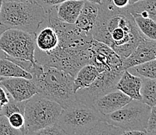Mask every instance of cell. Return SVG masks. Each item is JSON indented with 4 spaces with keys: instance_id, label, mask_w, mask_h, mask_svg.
<instances>
[{
    "instance_id": "1",
    "label": "cell",
    "mask_w": 156,
    "mask_h": 135,
    "mask_svg": "<svg viewBox=\"0 0 156 135\" xmlns=\"http://www.w3.org/2000/svg\"><path fill=\"white\" fill-rule=\"evenodd\" d=\"M92 37L110 47L124 59L144 37L127 8H117L110 0H102Z\"/></svg>"
},
{
    "instance_id": "2",
    "label": "cell",
    "mask_w": 156,
    "mask_h": 135,
    "mask_svg": "<svg viewBox=\"0 0 156 135\" xmlns=\"http://www.w3.org/2000/svg\"><path fill=\"white\" fill-rule=\"evenodd\" d=\"M30 74L37 87L38 94L43 97L58 103L63 109L76 100L74 77L67 72L36 62Z\"/></svg>"
},
{
    "instance_id": "3",
    "label": "cell",
    "mask_w": 156,
    "mask_h": 135,
    "mask_svg": "<svg viewBox=\"0 0 156 135\" xmlns=\"http://www.w3.org/2000/svg\"><path fill=\"white\" fill-rule=\"evenodd\" d=\"M46 19V11L37 3L3 2L0 12V23L8 29L35 34Z\"/></svg>"
},
{
    "instance_id": "4",
    "label": "cell",
    "mask_w": 156,
    "mask_h": 135,
    "mask_svg": "<svg viewBox=\"0 0 156 135\" xmlns=\"http://www.w3.org/2000/svg\"><path fill=\"white\" fill-rule=\"evenodd\" d=\"M63 108L54 101L36 94L26 101L23 135L56 124Z\"/></svg>"
},
{
    "instance_id": "5",
    "label": "cell",
    "mask_w": 156,
    "mask_h": 135,
    "mask_svg": "<svg viewBox=\"0 0 156 135\" xmlns=\"http://www.w3.org/2000/svg\"><path fill=\"white\" fill-rule=\"evenodd\" d=\"M101 120L103 115L93 106L76 99L63 109L57 124L67 135H83Z\"/></svg>"
},
{
    "instance_id": "6",
    "label": "cell",
    "mask_w": 156,
    "mask_h": 135,
    "mask_svg": "<svg viewBox=\"0 0 156 135\" xmlns=\"http://www.w3.org/2000/svg\"><path fill=\"white\" fill-rule=\"evenodd\" d=\"M151 109L141 100L131 99L120 109L103 116V120L124 131L145 130Z\"/></svg>"
},
{
    "instance_id": "7",
    "label": "cell",
    "mask_w": 156,
    "mask_h": 135,
    "mask_svg": "<svg viewBox=\"0 0 156 135\" xmlns=\"http://www.w3.org/2000/svg\"><path fill=\"white\" fill-rule=\"evenodd\" d=\"M35 34L16 29H7L0 37V51L7 58L35 62Z\"/></svg>"
},
{
    "instance_id": "8",
    "label": "cell",
    "mask_w": 156,
    "mask_h": 135,
    "mask_svg": "<svg viewBox=\"0 0 156 135\" xmlns=\"http://www.w3.org/2000/svg\"><path fill=\"white\" fill-rule=\"evenodd\" d=\"M126 69H116L100 72L96 80L87 88L76 92V99L91 106L94 101L116 89L117 82Z\"/></svg>"
},
{
    "instance_id": "9",
    "label": "cell",
    "mask_w": 156,
    "mask_h": 135,
    "mask_svg": "<svg viewBox=\"0 0 156 135\" xmlns=\"http://www.w3.org/2000/svg\"><path fill=\"white\" fill-rule=\"evenodd\" d=\"M89 51L90 58L88 64L96 67L99 72L125 69L123 58L107 45L93 39L89 46Z\"/></svg>"
},
{
    "instance_id": "10",
    "label": "cell",
    "mask_w": 156,
    "mask_h": 135,
    "mask_svg": "<svg viewBox=\"0 0 156 135\" xmlns=\"http://www.w3.org/2000/svg\"><path fill=\"white\" fill-rule=\"evenodd\" d=\"M0 85L7 90L9 96L16 101L22 102L38 94L34 82L25 78H5Z\"/></svg>"
},
{
    "instance_id": "11",
    "label": "cell",
    "mask_w": 156,
    "mask_h": 135,
    "mask_svg": "<svg viewBox=\"0 0 156 135\" xmlns=\"http://www.w3.org/2000/svg\"><path fill=\"white\" fill-rule=\"evenodd\" d=\"M155 57L156 41L144 37L139 42L131 54L123 59V64L125 69H127L134 65L155 59Z\"/></svg>"
},
{
    "instance_id": "12",
    "label": "cell",
    "mask_w": 156,
    "mask_h": 135,
    "mask_svg": "<svg viewBox=\"0 0 156 135\" xmlns=\"http://www.w3.org/2000/svg\"><path fill=\"white\" fill-rule=\"evenodd\" d=\"M131 100L129 96L115 89L94 101L92 106L103 116L120 109Z\"/></svg>"
},
{
    "instance_id": "13",
    "label": "cell",
    "mask_w": 156,
    "mask_h": 135,
    "mask_svg": "<svg viewBox=\"0 0 156 135\" xmlns=\"http://www.w3.org/2000/svg\"><path fill=\"white\" fill-rule=\"evenodd\" d=\"M35 34V51L42 53H50L58 45V37L56 31L44 20Z\"/></svg>"
},
{
    "instance_id": "14",
    "label": "cell",
    "mask_w": 156,
    "mask_h": 135,
    "mask_svg": "<svg viewBox=\"0 0 156 135\" xmlns=\"http://www.w3.org/2000/svg\"><path fill=\"white\" fill-rule=\"evenodd\" d=\"M98 13V4L84 2L80 13L74 24L82 34L88 37H92V31L96 25Z\"/></svg>"
},
{
    "instance_id": "15",
    "label": "cell",
    "mask_w": 156,
    "mask_h": 135,
    "mask_svg": "<svg viewBox=\"0 0 156 135\" xmlns=\"http://www.w3.org/2000/svg\"><path fill=\"white\" fill-rule=\"evenodd\" d=\"M141 78L130 74L126 69L117 82L116 89L120 90L131 99L141 100Z\"/></svg>"
},
{
    "instance_id": "16",
    "label": "cell",
    "mask_w": 156,
    "mask_h": 135,
    "mask_svg": "<svg viewBox=\"0 0 156 135\" xmlns=\"http://www.w3.org/2000/svg\"><path fill=\"white\" fill-rule=\"evenodd\" d=\"M84 1L83 0H67L55 6L56 16L61 21L66 23L74 24L77 20Z\"/></svg>"
},
{
    "instance_id": "17",
    "label": "cell",
    "mask_w": 156,
    "mask_h": 135,
    "mask_svg": "<svg viewBox=\"0 0 156 135\" xmlns=\"http://www.w3.org/2000/svg\"><path fill=\"white\" fill-rule=\"evenodd\" d=\"M100 72L96 67L90 64H86L78 71L74 77L73 89L75 94L78 90L89 87L98 77Z\"/></svg>"
},
{
    "instance_id": "18",
    "label": "cell",
    "mask_w": 156,
    "mask_h": 135,
    "mask_svg": "<svg viewBox=\"0 0 156 135\" xmlns=\"http://www.w3.org/2000/svg\"><path fill=\"white\" fill-rule=\"evenodd\" d=\"M133 16H139L156 21V0H141L126 7Z\"/></svg>"
},
{
    "instance_id": "19",
    "label": "cell",
    "mask_w": 156,
    "mask_h": 135,
    "mask_svg": "<svg viewBox=\"0 0 156 135\" xmlns=\"http://www.w3.org/2000/svg\"><path fill=\"white\" fill-rule=\"evenodd\" d=\"M0 77L3 78H25L32 79L29 72L20 68L8 58H0Z\"/></svg>"
},
{
    "instance_id": "20",
    "label": "cell",
    "mask_w": 156,
    "mask_h": 135,
    "mask_svg": "<svg viewBox=\"0 0 156 135\" xmlns=\"http://www.w3.org/2000/svg\"><path fill=\"white\" fill-rule=\"evenodd\" d=\"M141 101L150 107L156 105V81L155 79L141 78L140 89Z\"/></svg>"
},
{
    "instance_id": "21",
    "label": "cell",
    "mask_w": 156,
    "mask_h": 135,
    "mask_svg": "<svg viewBox=\"0 0 156 135\" xmlns=\"http://www.w3.org/2000/svg\"><path fill=\"white\" fill-rule=\"evenodd\" d=\"M130 74L140 78L156 79V60L149 61L140 65H134L127 69Z\"/></svg>"
},
{
    "instance_id": "22",
    "label": "cell",
    "mask_w": 156,
    "mask_h": 135,
    "mask_svg": "<svg viewBox=\"0 0 156 135\" xmlns=\"http://www.w3.org/2000/svg\"><path fill=\"white\" fill-rule=\"evenodd\" d=\"M136 25L143 36L151 40L156 39V23L151 18H144L139 16H133Z\"/></svg>"
},
{
    "instance_id": "23",
    "label": "cell",
    "mask_w": 156,
    "mask_h": 135,
    "mask_svg": "<svg viewBox=\"0 0 156 135\" xmlns=\"http://www.w3.org/2000/svg\"><path fill=\"white\" fill-rule=\"evenodd\" d=\"M124 130L106 123L104 120L98 122L83 135H121Z\"/></svg>"
},
{
    "instance_id": "24",
    "label": "cell",
    "mask_w": 156,
    "mask_h": 135,
    "mask_svg": "<svg viewBox=\"0 0 156 135\" xmlns=\"http://www.w3.org/2000/svg\"><path fill=\"white\" fill-rule=\"evenodd\" d=\"M27 101V100H26ZM26 101H22V102H18L16 101L9 96V100L6 104L2 106V111L0 113V115L8 116L14 113H20L24 115V109H25V104Z\"/></svg>"
},
{
    "instance_id": "25",
    "label": "cell",
    "mask_w": 156,
    "mask_h": 135,
    "mask_svg": "<svg viewBox=\"0 0 156 135\" xmlns=\"http://www.w3.org/2000/svg\"><path fill=\"white\" fill-rule=\"evenodd\" d=\"M0 135H23V133L20 130L11 126L6 116L0 115Z\"/></svg>"
},
{
    "instance_id": "26",
    "label": "cell",
    "mask_w": 156,
    "mask_h": 135,
    "mask_svg": "<svg viewBox=\"0 0 156 135\" xmlns=\"http://www.w3.org/2000/svg\"><path fill=\"white\" fill-rule=\"evenodd\" d=\"M25 135H67L58 125L54 124L44 128L31 131Z\"/></svg>"
},
{
    "instance_id": "27",
    "label": "cell",
    "mask_w": 156,
    "mask_h": 135,
    "mask_svg": "<svg viewBox=\"0 0 156 135\" xmlns=\"http://www.w3.org/2000/svg\"><path fill=\"white\" fill-rule=\"evenodd\" d=\"M7 118L11 126L17 130H20L23 133L24 126H25V118H24L23 114L20 113H14L9 115Z\"/></svg>"
},
{
    "instance_id": "28",
    "label": "cell",
    "mask_w": 156,
    "mask_h": 135,
    "mask_svg": "<svg viewBox=\"0 0 156 135\" xmlns=\"http://www.w3.org/2000/svg\"><path fill=\"white\" fill-rule=\"evenodd\" d=\"M145 131L147 135H156V110L155 106L151 107V113L147 120Z\"/></svg>"
},
{
    "instance_id": "29",
    "label": "cell",
    "mask_w": 156,
    "mask_h": 135,
    "mask_svg": "<svg viewBox=\"0 0 156 135\" xmlns=\"http://www.w3.org/2000/svg\"><path fill=\"white\" fill-rule=\"evenodd\" d=\"M36 3L43 7L45 10L50 9L51 7L57 6L59 4L67 1V0H34Z\"/></svg>"
},
{
    "instance_id": "30",
    "label": "cell",
    "mask_w": 156,
    "mask_h": 135,
    "mask_svg": "<svg viewBox=\"0 0 156 135\" xmlns=\"http://www.w3.org/2000/svg\"><path fill=\"white\" fill-rule=\"evenodd\" d=\"M9 100V95L6 93L5 89L0 86V103L2 105L6 104Z\"/></svg>"
},
{
    "instance_id": "31",
    "label": "cell",
    "mask_w": 156,
    "mask_h": 135,
    "mask_svg": "<svg viewBox=\"0 0 156 135\" xmlns=\"http://www.w3.org/2000/svg\"><path fill=\"white\" fill-rule=\"evenodd\" d=\"M110 1L117 8H126L130 4L129 0H110Z\"/></svg>"
},
{
    "instance_id": "32",
    "label": "cell",
    "mask_w": 156,
    "mask_h": 135,
    "mask_svg": "<svg viewBox=\"0 0 156 135\" xmlns=\"http://www.w3.org/2000/svg\"><path fill=\"white\" fill-rule=\"evenodd\" d=\"M121 135H147L145 130H129L123 131Z\"/></svg>"
},
{
    "instance_id": "33",
    "label": "cell",
    "mask_w": 156,
    "mask_h": 135,
    "mask_svg": "<svg viewBox=\"0 0 156 135\" xmlns=\"http://www.w3.org/2000/svg\"><path fill=\"white\" fill-rule=\"evenodd\" d=\"M34 0H3V2H30Z\"/></svg>"
},
{
    "instance_id": "34",
    "label": "cell",
    "mask_w": 156,
    "mask_h": 135,
    "mask_svg": "<svg viewBox=\"0 0 156 135\" xmlns=\"http://www.w3.org/2000/svg\"><path fill=\"white\" fill-rule=\"evenodd\" d=\"M83 1H84V2H92V3L98 4V5H100L102 2V0H83Z\"/></svg>"
},
{
    "instance_id": "35",
    "label": "cell",
    "mask_w": 156,
    "mask_h": 135,
    "mask_svg": "<svg viewBox=\"0 0 156 135\" xmlns=\"http://www.w3.org/2000/svg\"><path fill=\"white\" fill-rule=\"evenodd\" d=\"M7 29H8V28H7L6 27L4 26V25H2V23H0V37H1V35H2V33H3L4 31Z\"/></svg>"
},
{
    "instance_id": "36",
    "label": "cell",
    "mask_w": 156,
    "mask_h": 135,
    "mask_svg": "<svg viewBox=\"0 0 156 135\" xmlns=\"http://www.w3.org/2000/svg\"><path fill=\"white\" fill-rule=\"evenodd\" d=\"M138 1H141V0H129V2H130V4L134 3V2H138ZM130 4H129V5H130Z\"/></svg>"
},
{
    "instance_id": "37",
    "label": "cell",
    "mask_w": 156,
    "mask_h": 135,
    "mask_svg": "<svg viewBox=\"0 0 156 135\" xmlns=\"http://www.w3.org/2000/svg\"><path fill=\"white\" fill-rule=\"evenodd\" d=\"M2 3H3V0H0V12H1V9H2Z\"/></svg>"
},
{
    "instance_id": "38",
    "label": "cell",
    "mask_w": 156,
    "mask_h": 135,
    "mask_svg": "<svg viewBox=\"0 0 156 135\" xmlns=\"http://www.w3.org/2000/svg\"><path fill=\"white\" fill-rule=\"evenodd\" d=\"M2 106H3V105H2V104H1V103H0V113H1V111H2Z\"/></svg>"
},
{
    "instance_id": "39",
    "label": "cell",
    "mask_w": 156,
    "mask_h": 135,
    "mask_svg": "<svg viewBox=\"0 0 156 135\" xmlns=\"http://www.w3.org/2000/svg\"><path fill=\"white\" fill-rule=\"evenodd\" d=\"M5 79V78H3V77H0V82H2V80H3V79Z\"/></svg>"
}]
</instances>
